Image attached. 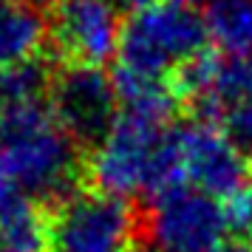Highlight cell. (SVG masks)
Wrapping results in <instances>:
<instances>
[{"mask_svg":"<svg viewBox=\"0 0 252 252\" xmlns=\"http://www.w3.org/2000/svg\"><path fill=\"white\" fill-rule=\"evenodd\" d=\"M0 167L29 198H68L80 153L43 96L0 102Z\"/></svg>","mask_w":252,"mask_h":252,"instance_id":"cell-1","label":"cell"},{"mask_svg":"<svg viewBox=\"0 0 252 252\" xmlns=\"http://www.w3.org/2000/svg\"><path fill=\"white\" fill-rule=\"evenodd\" d=\"M96 190L119 198L161 195L179 187V130H170L164 119L122 111L111 130L94 145L88 161Z\"/></svg>","mask_w":252,"mask_h":252,"instance_id":"cell-2","label":"cell"},{"mask_svg":"<svg viewBox=\"0 0 252 252\" xmlns=\"http://www.w3.org/2000/svg\"><path fill=\"white\" fill-rule=\"evenodd\" d=\"M207 26L187 3H148L130 14L119 40V74L116 85L127 82H167L173 71H182L204 54Z\"/></svg>","mask_w":252,"mask_h":252,"instance_id":"cell-3","label":"cell"},{"mask_svg":"<svg viewBox=\"0 0 252 252\" xmlns=\"http://www.w3.org/2000/svg\"><path fill=\"white\" fill-rule=\"evenodd\" d=\"M136 216L127 198L82 190L63 198L48 221V252H133Z\"/></svg>","mask_w":252,"mask_h":252,"instance_id":"cell-4","label":"cell"},{"mask_svg":"<svg viewBox=\"0 0 252 252\" xmlns=\"http://www.w3.org/2000/svg\"><path fill=\"white\" fill-rule=\"evenodd\" d=\"M227 235L224 201L182 184L153 198L145 224L148 252H213Z\"/></svg>","mask_w":252,"mask_h":252,"instance_id":"cell-5","label":"cell"},{"mask_svg":"<svg viewBox=\"0 0 252 252\" xmlns=\"http://www.w3.org/2000/svg\"><path fill=\"white\" fill-rule=\"evenodd\" d=\"M179 164L184 182L218 201L250 187V159L213 122H193L179 130Z\"/></svg>","mask_w":252,"mask_h":252,"instance_id":"cell-6","label":"cell"},{"mask_svg":"<svg viewBox=\"0 0 252 252\" xmlns=\"http://www.w3.org/2000/svg\"><path fill=\"white\" fill-rule=\"evenodd\" d=\"M119 88L96 65H71L51 85V111L74 142H99L116 122Z\"/></svg>","mask_w":252,"mask_h":252,"instance_id":"cell-7","label":"cell"},{"mask_svg":"<svg viewBox=\"0 0 252 252\" xmlns=\"http://www.w3.org/2000/svg\"><path fill=\"white\" fill-rule=\"evenodd\" d=\"M51 34L74 65H102L119 51L122 23L114 0H63L51 17Z\"/></svg>","mask_w":252,"mask_h":252,"instance_id":"cell-8","label":"cell"},{"mask_svg":"<svg viewBox=\"0 0 252 252\" xmlns=\"http://www.w3.org/2000/svg\"><path fill=\"white\" fill-rule=\"evenodd\" d=\"M179 88L207 119H218L227 108L252 96V57L198 54L179 71Z\"/></svg>","mask_w":252,"mask_h":252,"instance_id":"cell-9","label":"cell"},{"mask_svg":"<svg viewBox=\"0 0 252 252\" xmlns=\"http://www.w3.org/2000/svg\"><path fill=\"white\" fill-rule=\"evenodd\" d=\"M51 23L40 0H0V77L37 60Z\"/></svg>","mask_w":252,"mask_h":252,"instance_id":"cell-10","label":"cell"},{"mask_svg":"<svg viewBox=\"0 0 252 252\" xmlns=\"http://www.w3.org/2000/svg\"><path fill=\"white\" fill-rule=\"evenodd\" d=\"M204 26L221 54L252 57V0H210Z\"/></svg>","mask_w":252,"mask_h":252,"instance_id":"cell-11","label":"cell"},{"mask_svg":"<svg viewBox=\"0 0 252 252\" xmlns=\"http://www.w3.org/2000/svg\"><path fill=\"white\" fill-rule=\"evenodd\" d=\"M0 252H48V224L32 201L0 224Z\"/></svg>","mask_w":252,"mask_h":252,"instance_id":"cell-12","label":"cell"},{"mask_svg":"<svg viewBox=\"0 0 252 252\" xmlns=\"http://www.w3.org/2000/svg\"><path fill=\"white\" fill-rule=\"evenodd\" d=\"M48 85V71L40 60L23 63L0 77V102H23L43 96Z\"/></svg>","mask_w":252,"mask_h":252,"instance_id":"cell-13","label":"cell"},{"mask_svg":"<svg viewBox=\"0 0 252 252\" xmlns=\"http://www.w3.org/2000/svg\"><path fill=\"white\" fill-rule=\"evenodd\" d=\"M218 122H221V130L252 161V96H247V99L235 102L232 108H227L224 114L218 116Z\"/></svg>","mask_w":252,"mask_h":252,"instance_id":"cell-14","label":"cell"},{"mask_svg":"<svg viewBox=\"0 0 252 252\" xmlns=\"http://www.w3.org/2000/svg\"><path fill=\"white\" fill-rule=\"evenodd\" d=\"M227 210V221H229V235L238 238H250L252 235V190H241L238 195H232L224 201Z\"/></svg>","mask_w":252,"mask_h":252,"instance_id":"cell-15","label":"cell"},{"mask_svg":"<svg viewBox=\"0 0 252 252\" xmlns=\"http://www.w3.org/2000/svg\"><path fill=\"white\" fill-rule=\"evenodd\" d=\"M26 204H29V195L20 190V184L14 182L9 173L0 167V224L9 221V218H12L17 210H23Z\"/></svg>","mask_w":252,"mask_h":252,"instance_id":"cell-16","label":"cell"},{"mask_svg":"<svg viewBox=\"0 0 252 252\" xmlns=\"http://www.w3.org/2000/svg\"><path fill=\"white\" fill-rule=\"evenodd\" d=\"M213 252H252V247L244 244V241H238V244H221V247L213 250Z\"/></svg>","mask_w":252,"mask_h":252,"instance_id":"cell-17","label":"cell"},{"mask_svg":"<svg viewBox=\"0 0 252 252\" xmlns=\"http://www.w3.org/2000/svg\"><path fill=\"white\" fill-rule=\"evenodd\" d=\"M116 6H125V9H133V12H136V9H142V6H148L150 0H114Z\"/></svg>","mask_w":252,"mask_h":252,"instance_id":"cell-18","label":"cell"},{"mask_svg":"<svg viewBox=\"0 0 252 252\" xmlns=\"http://www.w3.org/2000/svg\"><path fill=\"white\" fill-rule=\"evenodd\" d=\"M173 3H187V0H173Z\"/></svg>","mask_w":252,"mask_h":252,"instance_id":"cell-19","label":"cell"}]
</instances>
